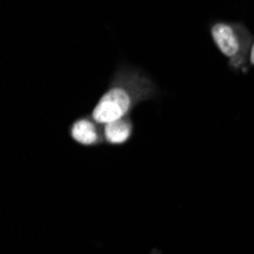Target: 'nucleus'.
Here are the masks:
<instances>
[{"label":"nucleus","mask_w":254,"mask_h":254,"mask_svg":"<svg viewBox=\"0 0 254 254\" xmlns=\"http://www.w3.org/2000/svg\"><path fill=\"white\" fill-rule=\"evenodd\" d=\"M158 96V87L142 68L129 64H121L113 72L110 82L98 99L90 116L98 124L105 125L131 116L132 110L146 101Z\"/></svg>","instance_id":"nucleus-1"},{"label":"nucleus","mask_w":254,"mask_h":254,"mask_svg":"<svg viewBox=\"0 0 254 254\" xmlns=\"http://www.w3.org/2000/svg\"><path fill=\"white\" fill-rule=\"evenodd\" d=\"M210 37L232 68L239 70L248 63L254 38L245 25L238 21H215L210 26Z\"/></svg>","instance_id":"nucleus-2"},{"label":"nucleus","mask_w":254,"mask_h":254,"mask_svg":"<svg viewBox=\"0 0 254 254\" xmlns=\"http://www.w3.org/2000/svg\"><path fill=\"white\" fill-rule=\"evenodd\" d=\"M68 135L81 146H99L101 143H105L102 125L98 124L90 114L73 121L68 127Z\"/></svg>","instance_id":"nucleus-3"},{"label":"nucleus","mask_w":254,"mask_h":254,"mask_svg":"<svg viewBox=\"0 0 254 254\" xmlns=\"http://www.w3.org/2000/svg\"><path fill=\"white\" fill-rule=\"evenodd\" d=\"M102 129H104L105 143L111 146H119L131 140V137L134 134V122L131 116H127L102 125Z\"/></svg>","instance_id":"nucleus-4"},{"label":"nucleus","mask_w":254,"mask_h":254,"mask_svg":"<svg viewBox=\"0 0 254 254\" xmlns=\"http://www.w3.org/2000/svg\"><path fill=\"white\" fill-rule=\"evenodd\" d=\"M248 63L254 67V40L251 44V49H250V55H248Z\"/></svg>","instance_id":"nucleus-5"}]
</instances>
